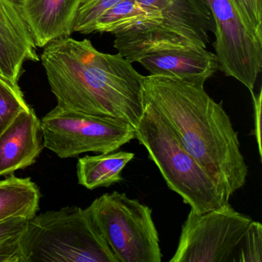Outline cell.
Masks as SVG:
<instances>
[{
	"mask_svg": "<svg viewBox=\"0 0 262 262\" xmlns=\"http://www.w3.org/2000/svg\"><path fill=\"white\" fill-rule=\"evenodd\" d=\"M122 0H79L73 24V33L90 34L99 18Z\"/></svg>",
	"mask_w": 262,
	"mask_h": 262,
	"instance_id": "obj_19",
	"label": "cell"
},
{
	"mask_svg": "<svg viewBox=\"0 0 262 262\" xmlns=\"http://www.w3.org/2000/svg\"><path fill=\"white\" fill-rule=\"evenodd\" d=\"M41 60L57 105L138 126L144 76L120 53H101L88 39L63 37L46 46Z\"/></svg>",
	"mask_w": 262,
	"mask_h": 262,
	"instance_id": "obj_2",
	"label": "cell"
},
{
	"mask_svg": "<svg viewBox=\"0 0 262 262\" xmlns=\"http://www.w3.org/2000/svg\"><path fill=\"white\" fill-rule=\"evenodd\" d=\"M10 1L13 2V4H16V5L19 6V7H21L23 2H24V0H10Z\"/></svg>",
	"mask_w": 262,
	"mask_h": 262,
	"instance_id": "obj_23",
	"label": "cell"
},
{
	"mask_svg": "<svg viewBox=\"0 0 262 262\" xmlns=\"http://www.w3.org/2000/svg\"><path fill=\"white\" fill-rule=\"evenodd\" d=\"M40 191L30 178L0 181V222L13 217L31 219L39 210Z\"/></svg>",
	"mask_w": 262,
	"mask_h": 262,
	"instance_id": "obj_15",
	"label": "cell"
},
{
	"mask_svg": "<svg viewBox=\"0 0 262 262\" xmlns=\"http://www.w3.org/2000/svg\"><path fill=\"white\" fill-rule=\"evenodd\" d=\"M40 120L32 108L19 113L0 134V176L13 174L36 162L42 149Z\"/></svg>",
	"mask_w": 262,
	"mask_h": 262,
	"instance_id": "obj_12",
	"label": "cell"
},
{
	"mask_svg": "<svg viewBox=\"0 0 262 262\" xmlns=\"http://www.w3.org/2000/svg\"><path fill=\"white\" fill-rule=\"evenodd\" d=\"M36 47L20 7L0 0V74L18 83L24 62L39 61Z\"/></svg>",
	"mask_w": 262,
	"mask_h": 262,
	"instance_id": "obj_11",
	"label": "cell"
},
{
	"mask_svg": "<svg viewBox=\"0 0 262 262\" xmlns=\"http://www.w3.org/2000/svg\"><path fill=\"white\" fill-rule=\"evenodd\" d=\"M79 0H24L20 8L36 47L73 33Z\"/></svg>",
	"mask_w": 262,
	"mask_h": 262,
	"instance_id": "obj_13",
	"label": "cell"
},
{
	"mask_svg": "<svg viewBox=\"0 0 262 262\" xmlns=\"http://www.w3.org/2000/svg\"><path fill=\"white\" fill-rule=\"evenodd\" d=\"M118 262H160L159 233L152 210L125 193L102 194L88 207Z\"/></svg>",
	"mask_w": 262,
	"mask_h": 262,
	"instance_id": "obj_5",
	"label": "cell"
},
{
	"mask_svg": "<svg viewBox=\"0 0 262 262\" xmlns=\"http://www.w3.org/2000/svg\"><path fill=\"white\" fill-rule=\"evenodd\" d=\"M214 23L213 43L219 70L251 95L262 70V40L245 27L231 0H206Z\"/></svg>",
	"mask_w": 262,
	"mask_h": 262,
	"instance_id": "obj_9",
	"label": "cell"
},
{
	"mask_svg": "<svg viewBox=\"0 0 262 262\" xmlns=\"http://www.w3.org/2000/svg\"><path fill=\"white\" fill-rule=\"evenodd\" d=\"M160 19L159 11L144 7L139 0H122L99 18L95 33L119 34L141 27H152Z\"/></svg>",
	"mask_w": 262,
	"mask_h": 262,
	"instance_id": "obj_16",
	"label": "cell"
},
{
	"mask_svg": "<svg viewBox=\"0 0 262 262\" xmlns=\"http://www.w3.org/2000/svg\"><path fill=\"white\" fill-rule=\"evenodd\" d=\"M251 222L228 202L206 212L190 210L169 262H234Z\"/></svg>",
	"mask_w": 262,
	"mask_h": 262,
	"instance_id": "obj_7",
	"label": "cell"
},
{
	"mask_svg": "<svg viewBox=\"0 0 262 262\" xmlns=\"http://www.w3.org/2000/svg\"><path fill=\"white\" fill-rule=\"evenodd\" d=\"M134 158V153L128 151H113L81 158L76 168L79 184L93 190L118 183L122 181L124 168Z\"/></svg>",
	"mask_w": 262,
	"mask_h": 262,
	"instance_id": "obj_14",
	"label": "cell"
},
{
	"mask_svg": "<svg viewBox=\"0 0 262 262\" xmlns=\"http://www.w3.org/2000/svg\"><path fill=\"white\" fill-rule=\"evenodd\" d=\"M248 31L262 40V0H231Z\"/></svg>",
	"mask_w": 262,
	"mask_h": 262,
	"instance_id": "obj_21",
	"label": "cell"
},
{
	"mask_svg": "<svg viewBox=\"0 0 262 262\" xmlns=\"http://www.w3.org/2000/svg\"><path fill=\"white\" fill-rule=\"evenodd\" d=\"M30 108L18 83L0 74V134L19 113Z\"/></svg>",
	"mask_w": 262,
	"mask_h": 262,
	"instance_id": "obj_18",
	"label": "cell"
},
{
	"mask_svg": "<svg viewBox=\"0 0 262 262\" xmlns=\"http://www.w3.org/2000/svg\"><path fill=\"white\" fill-rule=\"evenodd\" d=\"M142 99L229 197L245 185L248 168L237 132L222 102H216L204 84L148 75L142 82Z\"/></svg>",
	"mask_w": 262,
	"mask_h": 262,
	"instance_id": "obj_1",
	"label": "cell"
},
{
	"mask_svg": "<svg viewBox=\"0 0 262 262\" xmlns=\"http://www.w3.org/2000/svg\"><path fill=\"white\" fill-rule=\"evenodd\" d=\"M24 262H118L88 208L65 207L28 220Z\"/></svg>",
	"mask_w": 262,
	"mask_h": 262,
	"instance_id": "obj_4",
	"label": "cell"
},
{
	"mask_svg": "<svg viewBox=\"0 0 262 262\" xmlns=\"http://www.w3.org/2000/svg\"><path fill=\"white\" fill-rule=\"evenodd\" d=\"M44 147L61 159L85 152H113L136 139L134 126L121 119L55 107L40 121Z\"/></svg>",
	"mask_w": 262,
	"mask_h": 262,
	"instance_id": "obj_6",
	"label": "cell"
},
{
	"mask_svg": "<svg viewBox=\"0 0 262 262\" xmlns=\"http://www.w3.org/2000/svg\"><path fill=\"white\" fill-rule=\"evenodd\" d=\"M253 99V105H254V136L257 141V148L260 157H262L261 148V90L259 92L258 94L251 95Z\"/></svg>",
	"mask_w": 262,
	"mask_h": 262,
	"instance_id": "obj_22",
	"label": "cell"
},
{
	"mask_svg": "<svg viewBox=\"0 0 262 262\" xmlns=\"http://www.w3.org/2000/svg\"><path fill=\"white\" fill-rule=\"evenodd\" d=\"M114 47L132 63L141 64L151 76L176 78L205 85L219 70L215 54L202 47L121 42H114Z\"/></svg>",
	"mask_w": 262,
	"mask_h": 262,
	"instance_id": "obj_10",
	"label": "cell"
},
{
	"mask_svg": "<svg viewBox=\"0 0 262 262\" xmlns=\"http://www.w3.org/2000/svg\"><path fill=\"white\" fill-rule=\"evenodd\" d=\"M159 11L161 19L152 27L115 35L114 42L131 44H171L207 49L214 32L206 0H139Z\"/></svg>",
	"mask_w": 262,
	"mask_h": 262,
	"instance_id": "obj_8",
	"label": "cell"
},
{
	"mask_svg": "<svg viewBox=\"0 0 262 262\" xmlns=\"http://www.w3.org/2000/svg\"><path fill=\"white\" fill-rule=\"evenodd\" d=\"M28 219L13 217L0 222V262H24L21 240Z\"/></svg>",
	"mask_w": 262,
	"mask_h": 262,
	"instance_id": "obj_17",
	"label": "cell"
},
{
	"mask_svg": "<svg viewBox=\"0 0 262 262\" xmlns=\"http://www.w3.org/2000/svg\"><path fill=\"white\" fill-rule=\"evenodd\" d=\"M261 261L262 225L252 220L239 245L234 262Z\"/></svg>",
	"mask_w": 262,
	"mask_h": 262,
	"instance_id": "obj_20",
	"label": "cell"
},
{
	"mask_svg": "<svg viewBox=\"0 0 262 262\" xmlns=\"http://www.w3.org/2000/svg\"><path fill=\"white\" fill-rule=\"evenodd\" d=\"M136 139L146 148L168 188L193 211L206 212L228 203L229 196L187 151L164 118L145 100Z\"/></svg>",
	"mask_w": 262,
	"mask_h": 262,
	"instance_id": "obj_3",
	"label": "cell"
}]
</instances>
